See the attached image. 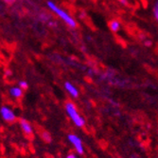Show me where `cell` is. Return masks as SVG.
Here are the masks:
<instances>
[{"label": "cell", "instance_id": "cell-1", "mask_svg": "<svg viewBox=\"0 0 158 158\" xmlns=\"http://www.w3.org/2000/svg\"><path fill=\"white\" fill-rule=\"evenodd\" d=\"M65 112H66L67 116L69 117V118L77 127L83 128L85 125L84 118L80 115V113H79L76 106L74 105V103H72L70 101L66 102L65 104Z\"/></svg>", "mask_w": 158, "mask_h": 158}, {"label": "cell", "instance_id": "cell-2", "mask_svg": "<svg viewBox=\"0 0 158 158\" xmlns=\"http://www.w3.org/2000/svg\"><path fill=\"white\" fill-rule=\"evenodd\" d=\"M67 139L68 141L71 143V145L74 147L76 153L83 155L84 153V143L81 139V137L79 136L76 134H69L67 135Z\"/></svg>", "mask_w": 158, "mask_h": 158}, {"label": "cell", "instance_id": "cell-3", "mask_svg": "<svg viewBox=\"0 0 158 158\" xmlns=\"http://www.w3.org/2000/svg\"><path fill=\"white\" fill-rule=\"evenodd\" d=\"M47 5H48V7H49L55 13H57L59 16H60L67 25H69V26L72 27H76L75 21H74V20H73L66 12H65V11L62 10L61 9H59L57 6H55V4H54L53 2H50V1H49V2H47Z\"/></svg>", "mask_w": 158, "mask_h": 158}, {"label": "cell", "instance_id": "cell-4", "mask_svg": "<svg viewBox=\"0 0 158 158\" xmlns=\"http://www.w3.org/2000/svg\"><path fill=\"white\" fill-rule=\"evenodd\" d=\"M0 115L2 118L8 123H12L16 121V114L8 106H2L0 108Z\"/></svg>", "mask_w": 158, "mask_h": 158}, {"label": "cell", "instance_id": "cell-5", "mask_svg": "<svg viewBox=\"0 0 158 158\" xmlns=\"http://www.w3.org/2000/svg\"><path fill=\"white\" fill-rule=\"evenodd\" d=\"M19 124H20V127H21L23 133L27 136H31L33 135V128H32L30 123H29V121H27L26 118H21Z\"/></svg>", "mask_w": 158, "mask_h": 158}, {"label": "cell", "instance_id": "cell-6", "mask_svg": "<svg viewBox=\"0 0 158 158\" xmlns=\"http://www.w3.org/2000/svg\"><path fill=\"white\" fill-rule=\"evenodd\" d=\"M65 89L73 98H78L79 97V90H78V89L73 84H71L70 82H65Z\"/></svg>", "mask_w": 158, "mask_h": 158}, {"label": "cell", "instance_id": "cell-7", "mask_svg": "<svg viewBox=\"0 0 158 158\" xmlns=\"http://www.w3.org/2000/svg\"><path fill=\"white\" fill-rule=\"evenodd\" d=\"M10 95L12 98L19 99L23 96V89L20 87H12L10 89Z\"/></svg>", "mask_w": 158, "mask_h": 158}, {"label": "cell", "instance_id": "cell-8", "mask_svg": "<svg viewBox=\"0 0 158 158\" xmlns=\"http://www.w3.org/2000/svg\"><path fill=\"white\" fill-rule=\"evenodd\" d=\"M41 137L46 143H50L52 141V137H51L50 134L48 132H47V131H43L41 133Z\"/></svg>", "mask_w": 158, "mask_h": 158}, {"label": "cell", "instance_id": "cell-9", "mask_svg": "<svg viewBox=\"0 0 158 158\" xmlns=\"http://www.w3.org/2000/svg\"><path fill=\"white\" fill-rule=\"evenodd\" d=\"M120 23L116 22V21L112 22L111 25H110V27H111V29H112L113 31H117L118 28H120Z\"/></svg>", "mask_w": 158, "mask_h": 158}, {"label": "cell", "instance_id": "cell-10", "mask_svg": "<svg viewBox=\"0 0 158 158\" xmlns=\"http://www.w3.org/2000/svg\"><path fill=\"white\" fill-rule=\"evenodd\" d=\"M19 87L24 90V89H27L29 88V84L26 81H20L19 82Z\"/></svg>", "mask_w": 158, "mask_h": 158}, {"label": "cell", "instance_id": "cell-11", "mask_svg": "<svg viewBox=\"0 0 158 158\" xmlns=\"http://www.w3.org/2000/svg\"><path fill=\"white\" fill-rule=\"evenodd\" d=\"M65 158H78L77 157V155H76V153H68L66 156H65Z\"/></svg>", "mask_w": 158, "mask_h": 158}, {"label": "cell", "instance_id": "cell-12", "mask_svg": "<svg viewBox=\"0 0 158 158\" xmlns=\"http://www.w3.org/2000/svg\"><path fill=\"white\" fill-rule=\"evenodd\" d=\"M5 1H7L8 3H12V2L14 1V0H5Z\"/></svg>", "mask_w": 158, "mask_h": 158}, {"label": "cell", "instance_id": "cell-13", "mask_svg": "<svg viewBox=\"0 0 158 158\" xmlns=\"http://www.w3.org/2000/svg\"><path fill=\"white\" fill-rule=\"evenodd\" d=\"M53 158H56V157H53Z\"/></svg>", "mask_w": 158, "mask_h": 158}]
</instances>
